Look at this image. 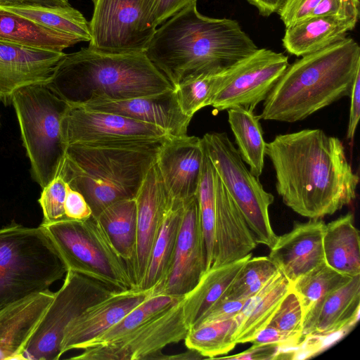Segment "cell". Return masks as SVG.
Returning a JSON list of instances; mask_svg holds the SVG:
<instances>
[{
	"mask_svg": "<svg viewBox=\"0 0 360 360\" xmlns=\"http://www.w3.org/2000/svg\"><path fill=\"white\" fill-rule=\"evenodd\" d=\"M54 294L49 290L38 292L0 310V360H20Z\"/></svg>",
	"mask_w": 360,
	"mask_h": 360,
	"instance_id": "cell-24",
	"label": "cell"
},
{
	"mask_svg": "<svg viewBox=\"0 0 360 360\" xmlns=\"http://www.w3.org/2000/svg\"><path fill=\"white\" fill-rule=\"evenodd\" d=\"M359 6V0H321L308 17L329 16L356 25Z\"/></svg>",
	"mask_w": 360,
	"mask_h": 360,
	"instance_id": "cell-42",
	"label": "cell"
},
{
	"mask_svg": "<svg viewBox=\"0 0 360 360\" xmlns=\"http://www.w3.org/2000/svg\"><path fill=\"white\" fill-rule=\"evenodd\" d=\"M252 253L234 262L210 267L205 271L195 286L184 296L182 310L189 329L223 296L233 278Z\"/></svg>",
	"mask_w": 360,
	"mask_h": 360,
	"instance_id": "cell-28",
	"label": "cell"
},
{
	"mask_svg": "<svg viewBox=\"0 0 360 360\" xmlns=\"http://www.w3.org/2000/svg\"><path fill=\"white\" fill-rule=\"evenodd\" d=\"M184 297L169 308L112 342L86 347L71 359L141 360L160 359L169 345L184 340L189 328L182 310Z\"/></svg>",
	"mask_w": 360,
	"mask_h": 360,
	"instance_id": "cell-13",
	"label": "cell"
},
{
	"mask_svg": "<svg viewBox=\"0 0 360 360\" xmlns=\"http://www.w3.org/2000/svg\"><path fill=\"white\" fill-rule=\"evenodd\" d=\"M359 70L360 47L352 37L303 56L289 64L264 101L260 120L302 121L349 96Z\"/></svg>",
	"mask_w": 360,
	"mask_h": 360,
	"instance_id": "cell-3",
	"label": "cell"
},
{
	"mask_svg": "<svg viewBox=\"0 0 360 360\" xmlns=\"http://www.w3.org/2000/svg\"><path fill=\"white\" fill-rule=\"evenodd\" d=\"M355 26L329 16H309L285 27L283 45L289 53L303 56L344 39Z\"/></svg>",
	"mask_w": 360,
	"mask_h": 360,
	"instance_id": "cell-25",
	"label": "cell"
},
{
	"mask_svg": "<svg viewBox=\"0 0 360 360\" xmlns=\"http://www.w3.org/2000/svg\"><path fill=\"white\" fill-rule=\"evenodd\" d=\"M23 4L39 5L44 6H70L68 0H23Z\"/></svg>",
	"mask_w": 360,
	"mask_h": 360,
	"instance_id": "cell-51",
	"label": "cell"
},
{
	"mask_svg": "<svg viewBox=\"0 0 360 360\" xmlns=\"http://www.w3.org/2000/svg\"><path fill=\"white\" fill-rule=\"evenodd\" d=\"M197 0H145V13L148 22L155 28L181 9Z\"/></svg>",
	"mask_w": 360,
	"mask_h": 360,
	"instance_id": "cell-43",
	"label": "cell"
},
{
	"mask_svg": "<svg viewBox=\"0 0 360 360\" xmlns=\"http://www.w3.org/2000/svg\"><path fill=\"white\" fill-rule=\"evenodd\" d=\"M250 342L255 345L272 344L281 347H294L298 345L296 340L269 325L259 331Z\"/></svg>",
	"mask_w": 360,
	"mask_h": 360,
	"instance_id": "cell-48",
	"label": "cell"
},
{
	"mask_svg": "<svg viewBox=\"0 0 360 360\" xmlns=\"http://www.w3.org/2000/svg\"><path fill=\"white\" fill-rule=\"evenodd\" d=\"M360 274L327 294L304 315L303 337H326L344 330L359 318Z\"/></svg>",
	"mask_w": 360,
	"mask_h": 360,
	"instance_id": "cell-23",
	"label": "cell"
},
{
	"mask_svg": "<svg viewBox=\"0 0 360 360\" xmlns=\"http://www.w3.org/2000/svg\"><path fill=\"white\" fill-rule=\"evenodd\" d=\"M237 327L236 318L199 325L189 330L185 345L204 357L226 354L236 345L233 336Z\"/></svg>",
	"mask_w": 360,
	"mask_h": 360,
	"instance_id": "cell-34",
	"label": "cell"
},
{
	"mask_svg": "<svg viewBox=\"0 0 360 360\" xmlns=\"http://www.w3.org/2000/svg\"><path fill=\"white\" fill-rule=\"evenodd\" d=\"M61 128L67 146L145 142L169 136L163 129L152 124L76 105H70L62 120Z\"/></svg>",
	"mask_w": 360,
	"mask_h": 360,
	"instance_id": "cell-14",
	"label": "cell"
},
{
	"mask_svg": "<svg viewBox=\"0 0 360 360\" xmlns=\"http://www.w3.org/2000/svg\"><path fill=\"white\" fill-rule=\"evenodd\" d=\"M214 188L215 215L211 267L240 260L250 254L257 245L243 214L229 195L216 171Z\"/></svg>",
	"mask_w": 360,
	"mask_h": 360,
	"instance_id": "cell-22",
	"label": "cell"
},
{
	"mask_svg": "<svg viewBox=\"0 0 360 360\" xmlns=\"http://www.w3.org/2000/svg\"><path fill=\"white\" fill-rule=\"evenodd\" d=\"M257 49L236 20L202 15L193 2L156 28L145 52L176 87L221 72Z\"/></svg>",
	"mask_w": 360,
	"mask_h": 360,
	"instance_id": "cell-2",
	"label": "cell"
},
{
	"mask_svg": "<svg viewBox=\"0 0 360 360\" xmlns=\"http://www.w3.org/2000/svg\"><path fill=\"white\" fill-rule=\"evenodd\" d=\"M183 210L184 202L171 200L164 214L146 274L137 289L147 290L155 287L167 274L174 252Z\"/></svg>",
	"mask_w": 360,
	"mask_h": 360,
	"instance_id": "cell-30",
	"label": "cell"
},
{
	"mask_svg": "<svg viewBox=\"0 0 360 360\" xmlns=\"http://www.w3.org/2000/svg\"><path fill=\"white\" fill-rule=\"evenodd\" d=\"M321 0H283L278 13L285 27L307 18Z\"/></svg>",
	"mask_w": 360,
	"mask_h": 360,
	"instance_id": "cell-44",
	"label": "cell"
},
{
	"mask_svg": "<svg viewBox=\"0 0 360 360\" xmlns=\"http://www.w3.org/2000/svg\"><path fill=\"white\" fill-rule=\"evenodd\" d=\"M41 226L67 271H76L120 291L136 288L125 261L97 218L66 219Z\"/></svg>",
	"mask_w": 360,
	"mask_h": 360,
	"instance_id": "cell-8",
	"label": "cell"
},
{
	"mask_svg": "<svg viewBox=\"0 0 360 360\" xmlns=\"http://www.w3.org/2000/svg\"><path fill=\"white\" fill-rule=\"evenodd\" d=\"M265 155L275 171L278 194L302 217L331 215L356 198L359 178L342 142L320 129L276 135L266 143Z\"/></svg>",
	"mask_w": 360,
	"mask_h": 360,
	"instance_id": "cell-1",
	"label": "cell"
},
{
	"mask_svg": "<svg viewBox=\"0 0 360 360\" xmlns=\"http://www.w3.org/2000/svg\"><path fill=\"white\" fill-rule=\"evenodd\" d=\"M167 136L145 142L68 145L58 175L84 197L97 217L110 204L135 198Z\"/></svg>",
	"mask_w": 360,
	"mask_h": 360,
	"instance_id": "cell-5",
	"label": "cell"
},
{
	"mask_svg": "<svg viewBox=\"0 0 360 360\" xmlns=\"http://www.w3.org/2000/svg\"><path fill=\"white\" fill-rule=\"evenodd\" d=\"M66 193L67 183L59 175L42 188L38 200L43 212L40 225L45 226L67 219L65 214Z\"/></svg>",
	"mask_w": 360,
	"mask_h": 360,
	"instance_id": "cell-41",
	"label": "cell"
},
{
	"mask_svg": "<svg viewBox=\"0 0 360 360\" xmlns=\"http://www.w3.org/2000/svg\"><path fill=\"white\" fill-rule=\"evenodd\" d=\"M303 321L304 311L300 298L290 285V290L267 325L278 329L300 343L304 338Z\"/></svg>",
	"mask_w": 360,
	"mask_h": 360,
	"instance_id": "cell-40",
	"label": "cell"
},
{
	"mask_svg": "<svg viewBox=\"0 0 360 360\" xmlns=\"http://www.w3.org/2000/svg\"><path fill=\"white\" fill-rule=\"evenodd\" d=\"M245 300H219L202 316L195 327L235 318L240 312Z\"/></svg>",
	"mask_w": 360,
	"mask_h": 360,
	"instance_id": "cell-45",
	"label": "cell"
},
{
	"mask_svg": "<svg viewBox=\"0 0 360 360\" xmlns=\"http://www.w3.org/2000/svg\"><path fill=\"white\" fill-rule=\"evenodd\" d=\"M226 110L237 150L251 173L259 177L264 169L266 149L260 117L254 113V110L240 107Z\"/></svg>",
	"mask_w": 360,
	"mask_h": 360,
	"instance_id": "cell-32",
	"label": "cell"
},
{
	"mask_svg": "<svg viewBox=\"0 0 360 360\" xmlns=\"http://www.w3.org/2000/svg\"><path fill=\"white\" fill-rule=\"evenodd\" d=\"M290 285L279 271L259 292L246 299L240 312L235 317L238 327L233 338L236 345L250 342L267 326Z\"/></svg>",
	"mask_w": 360,
	"mask_h": 360,
	"instance_id": "cell-26",
	"label": "cell"
},
{
	"mask_svg": "<svg viewBox=\"0 0 360 360\" xmlns=\"http://www.w3.org/2000/svg\"><path fill=\"white\" fill-rule=\"evenodd\" d=\"M136 245L130 275L136 288L146 274L151 251L171 199L155 162L148 170L136 197Z\"/></svg>",
	"mask_w": 360,
	"mask_h": 360,
	"instance_id": "cell-17",
	"label": "cell"
},
{
	"mask_svg": "<svg viewBox=\"0 0 360 360\" xmlns=\"http://www.w3.org/2000/svg\"><path fill=\"white\" fill-rule=\"evenodd\" d=\"M207 269V250L197 195L184 202L174 252L167 274L155 287L153 296H184Z\"/></svg>",
	"mask_w": 360,
	"mask_h": 360,
	"instance_id": "cell-15",
	"label": "cell"
},
{
	"mask_svg": "<svg viewBox=\"0 0 360 360\" xmlns=\"http://www.w3.org/2000/svg\"><path fill=\"white\" fill-rule=\"evenodd\" d=\"M352 278L323 262L297 278L291 288L299 297L304 315L321 298Z\"/></svg>",
	"mask_w": 360,
	"mask_h": 360,
	"instance_id": "cell-35",
	"label": "cell"
},
{
	"mask_svg": "<svg viewBox=\"0 0 360 360\" xmlns=\"http://www.w3.org/2000/svg\"><path fill=\"white\" fill-rule=\"evenodd\" d=\"M0 40L26 47L63 51L82 41L0 8Z\"/></svg>",
	"mask_w": 360,
	"mask_h": 360,
	"instance_id": "cell-29",
	"label": "cell"
},
{
	"mask_svg": "<svg viewBox=\"0 0 360 360\" xmlns=\"http://www.w3.org/2000/svg\"><path fill=\"white\" fill-rule=\"evenodd\" d=\"M203 160L202 139L188 134L168 136L156 160L172 200L184 202L197 195Z\"/></svg>",
	"mask_w": 360,
	"mask_h": 360,
	"instance_id": "cell-16",
	"label": "cell"
},
{
	"mask_svg": "<svg viewBox=\"0 0 360 360\" xmlns=\"http://www.w3.org/2000/svg\"><path fill=\"white\" fill-rule=\"evenodd\" d=\"M44 86L70 105L128 99L174 88L145 51L112 53L89 46L65 53Z\"/></svg>",
	"mask_w": 360,
	"mask_h": 360,
	"instance_id": "cell-4",
	"label": "cell"
},
{
	"mask_svg": "<svg viewBox=\"0 0 360 360\" xmlns=\"http://www.w3.org/2000/svg\"><path fill=\"white\" fill-rule=\"evenodd\" d=\"M278 272L277 266L268 256L251 257L245 262L221 299H248L259 292Z\"/></svg>",
	"mask_w": 360,
	"mask_h": 360,
	"instance_id": "cell-37",
	"label": "cell"
},
{
	"mask_svg": "<svg viewBox=\"0 0 360 360\" xmlns=\"http://www.w3.org/2000/svg\"><path fill=\"white\" fill-rule=\"evenodd\" d=\"M65 54L0 40L1 101L8 105L16 90L30 85H45Z\"/></svg>",
	"mask_w": 360,
	"mask_h": 360,
	"instance_id": "cell-18",
	"label": "cell"
},
{
	"mask_svg": "<svg viewBox=\"0 0 360 360\" xmlns=\"http://www.w3.org/2000/svg\"><path fill=\"white\" fill-rule=\"evenodd\" d=\"M118 290L102 282L68 270L61 288L30 338L20 360H58L69 324L89 307Z\"/></svg>",
	"mask_w": 360,
	"mask_h": 360,
	"instance_id": "cell-10",
	"label": "cell"
},
{
	"mask_svg": "<svg viewBox=\"0 0 360 360\" xmlns=\"http://www.w3.org/2000/svg\"><path fill=\"white\" fill-rule=\"evenodd\" d=\"M288 65V58L283 53L257 49L221 72V83L211 106L218 111L234 107L254 110Z\"/></svg>",
	"mask_w": 360,
	"mask_h": 360,
	"instance_id": "cell-11",
	"label": "cell"
},
{
	"mask_svg": "<svg viewBox=\"0 0 360 360\" xmlns=\"http://www.w3.org/2000/svg\"><path fill=\"white\" fill-rule=\"evenodd\" d=\"M110 240L125 261L130 274L136 245V203L135 198L117 200L105 207L97 217Z\"/></svg>",
	"mask_w": 360,
	"mask_h": 360,
	"instance_id": "cell-31",
	"label": "cell"
},
{
	"mask_svg": "<svg viewBox=\"0 0 360 360\" xmlns=\"http://www.w3.org/2000/svg\"><path fill=\"white\" fill-rule=\"evenodd\" d=\"M323 248L330 267L350 277L360 274L359 232L352 213L325 224Z\"/></svg>",
	"mask_w": 360,
	"mask_h": 360,
	"instance_id": "cell-27",
	"label": "cell"
},
{
	"mask_svg": "<svg viewBox=\"0 0 360 360\" xmlns=\"http://www.w3.org/2000/svg\"><path fill=\"white\" fill-rule=\"evenodd\" d=\"M221 72L201 74L174 87L182 112L192 118L202 108L211 105L221 83Z\"/></svg>",
	"mask_w": 360,
	"mask_h": 360,
	"instance_id": "cell-39",
	"label": "cell"
},
{
	"mask_svg": "<svg viewBox=\"0 0 360 360\" xmlns=\"http://www.w3.org/2000/svg\"><path fill=\"white\" fill-rule=\"evenodd\" d=\"M214 176V168L203 147L202 167L197 197L207 250L206 271L212 266L213 256L215 215Z\"/></svg>",
	"mask_w": 360,
	"mask_h": 360,
	"instance_id": "cell-38",
	"label": "cell"
},
{
	"mask_svg": "<svg viewBox=\"0 0 360 360\" xmlns=\"http://www.w3.org/2000/svg\"><path fill=\"white\" fill-rule=\"evenodd\" d=\"M23 0H0V6L23 4Z\"/></svg>",
	"mask_w": 360,
	"mask_h": 360,
	"instance_id": "cell-52",
	"label": "cell"
},
{
	"mask_svg": "<svg viewBox=\"0 0 360 360\" xmlns=\"http://www.w3.org/2000/svg\"><path fill=\"white\" fill-rule=\"evenodd\" d=\"M201 139L216 173L243 214L256 242L271 248L277 238L269 213L274 195L264 190L258 177L248 169L226 133H207Z\"/></svg>",
	"mask_w": 360,
	"mask_h": 360,
	"instance_id": "cell-9",
	"label": "cell"
},
{
	"mask_svg": "<svg viewBox=\"0 0 360 360\" xmlns=\"http://www.w3.org/2000/svg\"><path fill=\"white\" fill-rule=\"evenodd\" d=\"M33 180L43 188L59 174L68 146L61 128L70 105L44 85L16 90L11 98Z\"/></svg>",
	"mask_w": 360,
	"mask_h": 360,
	"instance_id": "cell-7",
	"label": "cell"
},
{
	"mask_svg": "<svg viewBox=\"0 0 360 360\" xmlns=\"http://www.w3.org/2000/svg\"><path fill=\"white\" fill-rule=\"evenodd\" d=\"M349 96L351 101L347 139L352 141L360 117V70L356 75Z\"/></svg>",
	"mask_w": 360,
	"mask_h": 360,
	"instance_id": "cell-49",
	"label": "cell"
},
{
	"mask_svg": "<svg viewBox=\"0 0 360 360\" xmlns=\"http://www.w3.org/2000/svg\"><path fill=\"white\" fill-rule=\"evenodd\" d=\"M76 105L152 124L163 129L170 136L186 135L191 120L182 112L174 88L153 95L122 100L98 99Z\"/></svg>",
	"mask_w": 360,
	"mask_h": 360,
	"instance_id": "cell-20",
	"label": "cell"
},
{
	"mask_svg": "<svg viewBox=\"0 0 360 360\" xmlns=\"http://www.w3.org/2000/svg\"><path fill=\"white\" fill-rule=\"evenodd\" d=\"M65 214L67 219L74 220H83L92 216L91 207L84 197L68 184Z\"/></svg>",
	"mask_w": 360,
	"mask_h": 360,
	"instance_id": "cell-46",
	"label": "cell"
},
{
	"mask_svg": "<svg viewBox=\"0 0 360 360\" xmlns=\"http://www.w3.org/2000/svg\"><path fill=\"white\" fill-rule=\"evenodd\" d=\"M153 296V288H131L115 292L89 307L67 327L61 354L83 349L101 334L120 321L143 302Z\"/></svg>",
	"mask_w": 360,
	"mask_h": 360,
	"instance_id": "cell-19",
	"label": "cell"
},
{
	"mask_svg": "<svg viewBox=\"0 0 360 360\" xmlns=\"http://www.w3.org/2000/svg\"><path fill=\"white\" fill-rule=\"evenodd\" d=\"M282 347L272 344L252 345L249 349L229 356H224V359L238 360H272L279 359Z\"/></svg>",
	"mask_w": 360,
	"mask_h": 360,
	"instance_id": "cell-47",
	"label": "cell"
},
{
	"mask_svg": "<svg viewBox=\"0 0 360 360\" xmlns=\"http://www.w3.org/2000/svg\"><path fill=\"white\" fill-rule=\"evenodd\" d=\"M321 219L295 222L290 231L277 236L270 248L269 259L292 283L300 276L325 262Z\"/></svg>",
	"mask_w": 360,
	"mask_h": 360,
	"instance_id": "cell-21",
	"label": "cell"
},
{
	"mask_svg": "<svg viewBox=\"0 0 360 360\" xmlns=\"http://www.w3.org/2000/svg\"><path fill=\"white\" fill-rule=\"evenodd\" d=\"M24 16L51 30L75 36L82 41L91 39L89 22L82 13L72 7L20 4L0 6Z\"/></svg>",
	"mask_w": 360,
	"mask_h": 360,
	"instance_id": "cell-33",
	"label": "cell"
},
{
	"mask_svg": "<svg viewBox=\"0 0 360 360\" xmlns=\"http://www.w3.org/2000/svg\"><path fill=\"white\" fill-rule=\"evenodd\" d=\"M183 297L167 295L150 297L129 312L114 326L98 336L85 348L105 345L122 338L158 316Z\"/></svg>",
	"mask_w": 360,
	"mask_h": 360,
	"instance_id": "cell-36",
	"label": "cell"
},
{
	"mask_svg": "<svg viewBox=\"0 0 360 360\" xmlns=\"http://www.w3.org/2000/svg\"><path fill=\"white\" fill-rule=\"evenodd\" d=\"M145 0H93L89 47L102 52L146 51L156 28L147 21Z\"/></svg>",
	"mask_w": 360,
	"mask_h": 360,
	"instance_id": "cell-12",
	"label": "cell"
},
{
	"mask_svg": "<svg viewBox=\"0 0 360 360\" xmlns=\"http://www.w3.org/2000/svg\"><path fill=\"white\" fill-rule=\"evenodd\" d=\"M66 272L43 226L12 222L0 229V310L49 290Z\"/></svg>",
	"mask_w": 360,
	"mask_h": 360,
	"instance_id": "cell-6",
	"label": "cell"
},
{
	"mask_svg": "<svg viewBox=\"0 0 360 360\" xmlns=\"http://www.w3.org/2000/svg\"><path fill=\"white\" fill-rule=\"evenodd\" d=\"M264 17L276 13L283 0H247Z\"/></svg>",
	"mask_w": 360,
	"mask_h": 360,
	"instance_id": "cell-50",
	"label": "cell"
}]
</instances>
